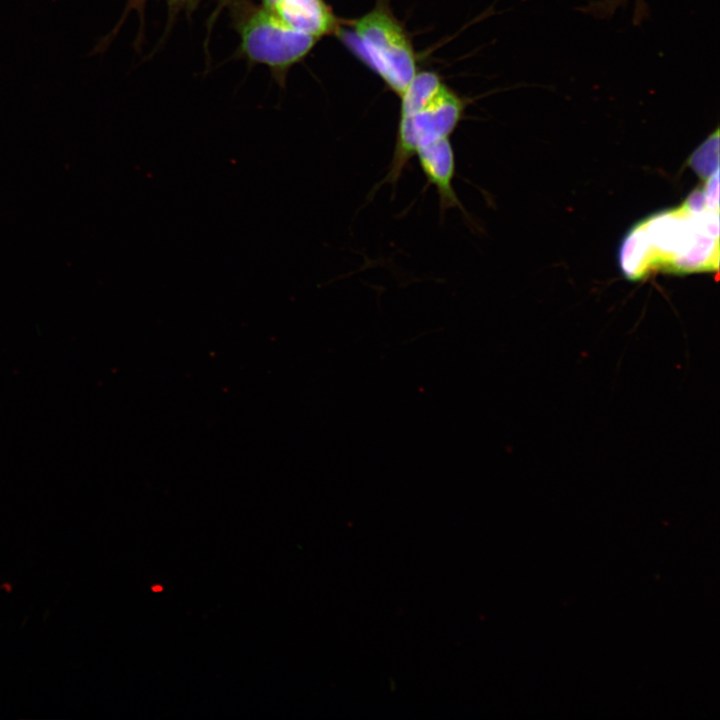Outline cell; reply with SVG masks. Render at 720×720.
I'll return each mask as SVG.
<instances>
[{"label": "cell", "instance_id": "6da1fadb", "mask_svg": "<svg viewBox=\"0 0 720 720\" xmlns=\"http://www.w3.org/2000/svg\"><path fill=\"white\" fill-rule=\"evenodd\" d=\"M639 225L647 244V273L653 269L673 273L718 270V211L692 212L681 205Z\"/></svg>", "mask_w": 720, "mask_h": 720}, {"label": "cell", "instance_id": "7a4b0ae2", "mask_svg": "<svg viewBox=\"0 0 720 720\" xmlns=\"http://www.w3.org/2000/svg\"><path fill=\"white\" fill-rule=\"evenodd\" d=\"M342 39L401 95L416 74L412 46L401 26L383 9H375L342 31Z\"/></svg>", "mask_w": 720, "mask_h": 720}, {"label": "cell", "instance_id": "3957f363", "mask_svg": "<svg viewBox=\"0 0 720 720\" xmlns=\"http://www.w3.org/2000/svg\"><path fill=\"white\" fill-rule=\"evenodd\" d=\"M240 8L236 26L241 53L251 62L267 65L279 76L303 59L319 39L290 28L263 6Z\"/></svg>", "mask_w": 720, "mask_h": 720}, {"label": "cell", "instance_id": "277c9868", "mask_svg": "<svg viewBox=\"0 0 720 720\" xmlns=\"http://www.w3.org/2000/svg\"><path fill=\"white\" fill-rule=\"evenodd\" d=\"M464 112L463 101L445 85L421 110L400 116L396 145L384 183L395 185L418 147L450 137Z\"/></svg>", "mask_w": 720, "mask_h": 720}, {"label": "cell", "instance_id": "5b68a950", "mask_svg": "<svg viewBox=\"0 0 720 720\" xmlns=\"http://www.w3.org/2000/svg\"><path fill=\"white\" fill-rule=\"evenodd\" d=\"M414 156L418 159L427 184L436 188L441 211L458 208L465 213L453 188L456 160L450 137L437 138L421 145Z\"/></svg>", "mask_w": 720, "mask_h": 720}, {"label": "cell", "instance_id": "8992f818", "mask_svg": "<svg viewBox=\"0 0 720 720\" xmlns=\"http://www.w3.org/2000/svg\"><path fill=\"white\" fill-rule=\"evenodd\" d=\"M273 12L290 28L317 38L337 27L335 16L323 0H280Z\"/></svg>", "mask_w": 720, "mask_h": 720}, {"label": "cell", "instance_id": "52a82bcc", "mask_svg": "<svg viewBox=\"0 0 720 720\" xmlns=\"http://www.w3.org/2000/svg\"><path fill=\"white\" fill-rule=\"evenodd\" d=\"M437 74L421 72L415 74L400 95V116L411 115L426 106L443 87Z\"/></svg>", "mask_w": 720, "mask_h": 720}, {"label": "cell", "instance_id": "ba28073f", "mask_svg": "<svg viewBox=\"0 0 720 720\" xmlns=\"http://www.w3.org/2000/svg\"><path fill=\"white\" fill-rule=\"evenodd\" d=\"M630 1H633L634 4L633 24L641 25L642 22L649 17V7L646 0H593L579 8V10L598 19H608L611 18L619 8L625 7Z\"/></svg>", "mask_w": 720, "mask_h": 720}, {"label": "cell", "instance_id": "9c48e42d", "mask_svg": "<svg viewBox=\"0 0 720 720\" xmlns=\"http://www.w3.org/2000/svg\"><path fill=\"white\" fill-rule=\"evenodd\" d=\"M718 129L695 151L690 163L695 171L703 177H710L718 171Z\"/></svg>", "mask_w": 720, "mask_h": 720}, {"label": "cell", "instance_id": "30bf717a", "mask_svg": "<svg viewBox=\"0 0 720 720\" xmlns=\"http://www.w3.org/2000/svg\"><path fill=\"white\" fill-rule=\"evenodd\" d=\"M145 3H146V0H127V4H126V6H125L124 12L122 13V16H121L120 20L118 21V23H117L116 26L112 29L111 32H109L106 36H104L103 38H101V39L97 42V44L95 45L96 48H97L99 51L104 52V51L109 47V45L111 44L112 40L114 39V37H115L116 34L118 33L119 29H120L121 26L123 25V23H124L127 15H128L132 10H135V11L138 13L139 18H140V25H141V27H140V30H139L140 32H139L138 37H137V40H136V42L138 43V42L140 41V36H141V33H142L143 15H144Z\"/></svg>", "mask_w": 720, "mask_h": 720}, {"label": "cell", "instance_id": "8fae6325", "mask_svg": "<svg viewBox=\"0 0 720 720\" xmlns=\"http://www.w3.org/2000/svg\"><path fill=\"white\" fill-rule=\"evenodd\" d=\"M718 171L707 178L705 186L702 189L706 207L712 211H719V186Z\"/></svg>", "mask_w": 720, "mask_h": 720}, {"label": "cell", "instance_id": "7c38bea8", "mask_svg": "<svg viewBox=\"0 0 720 720\" xmlns=\"http://www.w3.org/2000/svg\"><path fill=\"white\" fill-rule=\"evenodd\" d=\"M280 0H262V6L273 11Z\"/></svg>", "mask_w": 720, "mask_h": 720}, {"label": "cell", "instance_id": "4fadbf2b", "mask_svg": "<svg viewBox=\"0 0 720 720\" xmlns=\"http://www.w3.org/2000/svg\"><path fill=\"white\" fill-rule=\"evenodd\" d=\"M171 10L177 9L190 0H166Z\"/></svg>", "mask_w": 720, "mask_h": 720}]
</instances>
